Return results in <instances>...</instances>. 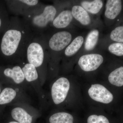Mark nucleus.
<instances>
[{
  "mask_svg": "<svg viewBox=\"0 0 123 123\" xmlns=\"http://www.w3.org/2000/svg\"><path fill=\"white\" fill-rule=\"evenodd\" d=\"M25 80L30 83L36 81L38 79L39 75L37 68L31 64L27 63L22 68Z\"/></svg>",
  "mask_w": 123,
  "mask_h": 123,
  "instance_id": "ddd939ff",
  "label": "nucleus"
},
{
  "mask_svg": "<svg viewBox=\"0 0 123 123\" xmlns=\"http://www.w3.org/2000/svg\"><path fill=\"white\" fill-rule=\"evenodd\" d=\"M12 118L17 122L20 123H31L33 117L23 108L17 107L11 111Z\"/></svg>",
  "mask_w": 123,
  "mask_h": 123,
  "instance_id": "9b49d317",
  "label": "nucleus"
},
{
  "mask_svg": "<svg viewBox=\"0 0 123 123\" xmlns=\"http://www.w3.org/2000/svg\"><path fill=\"white\" fill-rule=\"evenodd\" d=\"M72 12L69 10L62 11L53 21V26L57 29H63L68 26L73 19Z\"/></svg>",
  "mask_w": 123,
  "mask_h": 123,
  "instance_id": "9d476101",
  "label": "nucleus"
},
{
  "mask_svg": "<svg viewBox=\"0 0 123 123\" xmlns=\"http://www.w3.org/2000/svg\"><path fill=\"white\" fill-rule=\"evenodd\" d=\"M4 74L15 84H22L25 80L22 69L20 66L17 65L11 68H7L4 70Z\"/></svg>",
  "mask_w": 123,
  "mask_h": 123,
  "instance_id": "1a4fd4ad",
  "label": "nucleus"
},
{
  "mask_svg": "<svg viewBox=\"0 0 123 123\" xmlns=\"http://www.w3.org/2000/svg\"><path fill=\"white\" fill-rule=\"evenodd\" d=\"M103 61L102 55L93 53L82 55L79 59L78 63L80 68L84 71L92 72L98 68Z\"/></svg>",
  "mask_w": 123,
  "mask_h": 123,
  "instance_id": "423d86ee",
  "label": "nucleus"
},
{
  "mask_svg": "<svg viewBox=\"0 0 123 123\" xmlns=\"http://www.w3.org/2000/svg\"><path fill=\"white\" fill-rule=\"evenodd\" d=\"M26 56L28 63L36 68L42 66L44 62V52L39 43L33 42L29 43L27 48Z\"/></svg>",
  "mask_w": 123,
  "mask_h": 123,
  "instance_id": "7ed1b4c3",
  "label": "nucleus"
},
{
  "mask_svg": "<svg viewBox=\"0 0 123 123\" xmlns=\"http://www.w3.org/2000/svg\"><path fill=\"white\" fill-rule=\"evenodd\" d=\"M1 92V88L0 87V93Z\"/></svg>",
  "mask_w": 123,
  "mask_h": 123,
  "instance_id": "a878e982",
  "label": "nucleus"
},
{
  "mask_svg": "<svg viewBox=\"0 0 123 123\" xmlns=\"http://www.w3.org/2000/svg\"><path fill=\"white\" fill-rule=\"evenodd\" d=\"M50 123H73V117L72 115L65 112H56L49 118Z\"/></svg>",
  "mask_w": 123,
  "mask_h": 123,
  "instance_id": "dca6fc26",
  "label": "nucleus"
},
{
  "mask_svg": "<svg viewBox=\"0 0 123 123\" xmlns=\"http://www.w3.org/2000/svg\"><path fill=\"white\" fill-rule=\"evenodd\" d=\"M73 17L84 25L90 24L91 19L89 14L81 6H75L72 8Z\"/></svg>",
  "mask_w": 123,
  "mask_h": 123,
  "instance_id": "f8f14e48",
  "label": "nucleus"
},
{
  "mask_svg": "<svg viewBox=\"0 0 123 123\" xmlns=\"http://www.w3.org/2000/svg\"><path fill=\"white\" fill-rule=\"evenodd\" d=\"M84 38L82 36H78L73 40L65 49V54L67 56H71L77 53L83 44Z\"/></svg>",
  "mask_w": 123,
  "mask_h": 123,
  "instance_id": "a211bd4d",
  "label": "nucleus"
},
{
  "mask_svg": "<svg viewBox=\"0 0 123 123\" xmlns=\"http://www.w3.org/2000/svg\"><path fill=\"white\" fill-rule=\"evenodd\" d=\"M99 35V31L97 30H93L88 34L85 45L86 50H92L94 49L97 44Z\"/></svg>",
  "mask_w": 123,
  "mask_h": 123,
  "instance_id": "6ab92c4d",
  "label": "nucleus"
},
{
  "mask_svg": "<svg viewBox=\"0 0 123 123\" xmlns=\"http://www.w3.org/2000/svg\"><path fill=\"white\" fill-rule=\"evenodd\" d=\"M108 50L111 53L118 56H123V44L122 43H114L110 44L108 47Z\"/></svg>",
  "mask_w": 123,
  "mask_h": 123,
  "instance_id": "412c9836",
  "label": "nucleus"
},
{
  "mask_svg": "<svg viewBox=\"0 0 123 123\" xmlns=\"http://www.w3.org/2000/svg\"><path fill=\"white\" fill-rule=\"evenodd\" d=\"M70 87L68 78L62 77L54 82L51 89V95L53 103L59 105L66 99Z\"/></svg>",
  "mask_w": 123,
  "mask_h": 123,
  "instance_id": "f03ea898",
  "label": "nucleus"
},
{
  "mask_svg": "<svg viewBox=\"0 0 123 123\" xmlns=\"http://www.w3.org/2000/svg\"><path fill=\"white\" fill-rule=\"evenodd\" d=\"M72 37V35L68 31H59L52 36L49 40V45L52 50L59 51L68 45Z\"/></svg>",
  "mask_w": 123,
  "mask_h": 123,
  "instance_id": "0eeeda50",
  "label": "nucleus"
},
{
  "mask_svg": "<svg viewBox=\"0 0 123 123\" xmlns=\"http://www.w3.org/2000/svg\"><path fill=\"white\" fill-rule=\"evenodd\" d=\"M110 38L112 41L122 43L123 42V26L117 27L111 31Z\"/></svg>",
  "mask_w": 123,
  "mask_h": 123,
  "instance_id": "aec40b11",
  "label": "nucleus"
},
{
  "mask_svg": "<svg viewBox=\"0 0 123 123\" xmlns=\"http://www.w3.org/2000/svg\"><path fill=\"white\" fill-rule=\"evenodd\" d=\"M18 95L17 90L12 87H6L0 93V105L10 103Z\"/></svg>",
  "mask_w": 123,
  "mask_h": 123,
  "instance_id": "4468645a",
  "label": "nucleus"
},
{
  "mask_svg": "<svg viewBox=\"0 0 123 123\" xmlns=\"http://www.w3.org/2000/svg\"><path fill=\"white\" fill-rule=\"evenodd\" d=\"M18 1L29 6H35L39 2V1L37 0H22Z\"/></svg>",
  "mask_w": 123,
  "mask_h": 123,
  "instance_id": "5701e85b",
  "label": "nucleus"
},
{
  "mask_svg": "<svg viewBox=\"0 0 123 123\" xmlns=\"http://www.w3.org/2000/svg\"><path fill=\"white\" fill-rule=\"evenodd\" d=\"M24 31L14 27L6 31L2 37L1 50L3 55L12 57L17 54L25 38Z\"/></svg>",
  "mask_w": 123,
  "mask_h": 123,
  "instance_id": "f257e3e1",
  "label": "nucleus"
},
{
  "mask_svg": "<svg viewBox=\"0 0 123 123\" xmlns=\"http://www.w3.org/2000/svg\"><path fill=\"white\" fill-rule=\"evenodd\" d=\"M87 123H110L108 119L104 116L92 115L88 117Z\"/></svg>",
  "mask_w": 123,
  "mask_h": 123,
  "instance_id": "4be33fe9",
  "label": "nucleus"
},
{
  "mask_svg": "<svg viewBox=\"0 0 123 123\" xmlns=\"http://www.w3.org/2000/svg\"><path fill=\"white\" fill-rule=\"evenodd\" d=\"M56 12V9L53 6H46L42 13L32 17L31 20V25L36 29L44 28L49 23L53 21Z\"/></svg>",
  "mask_w": 123,
  "mask_h": 123,
  "instance_id": "20e7f679",
  "label": "nucleus"
},
{
  "mask_svg": "<svg viewBox=\"0 0 123 123\" xmlns=\"http://www.w3.org/2000/svg\"><path fill=\"white\" fill-rule=\"evenodd\" d=\"M1 23H2V22H1V19L0 18V27L1 26Z\"/></svg>",
  "mask_w": 123,
  "mask_h": 123,
  "instance_id": "393cba45",
  "label": "nucleus"
},
{
  "mask_svg": "<svg viewBox=\"0 0 123 123\" xmlns=\"http://www.w3.org/2000/svg\"><path fill=\"white\" fill-rule=\"evenodd\" d=\"M88 94L94 101L108 104L111 103L114 99L112 93L105 86L99 84H93L89 88Z\"/></svg>",
  "mask_w": 123,
  "mask_h": 123,
  "instance_id": "39448f33",
  "label": "nucleus"
},
{
  "mask_svg": "<svg viewBox=\"0 0 123 123\" xmlns=\"http://www.w3.org/2000/svg\"><path fill=\"white\" fill-rule=\"evenodd\" d=\"M8 123H18V122H16V121H11V122H9Z\"/></svg>",
  "mask_w": 123,
  "mask_h": 123,
  "instance_id": "b1692460",
  "label": "nucleus"
},
{
  "mask_svg": "<svg viewBox=\"0 0 123 123\" xmlns=\"http://www.w3.org/2000/svg\"><path fill=\"white\" fill-rule=\"evenodd\" d=\"M109 82L113 85L121 87L123 86V67L121 66L110 73L108 77Z\"/></svg>",
  "mask_w": 123,
  "mask_h": 123,
  "instance_id": "2eb2a0df",
  "label": "nucleus"
},
{
  "mask_svg": "<svg viewBox=\"0 0 123 123\" xmlns=\"http://www.w3.org/2000/svg\"><path fill=\"white\" fill-rule=\"evenodd\" d=\"M122 1L120 0H108L106 5L105 16L114 20L122 10Z\"/></svg>",
  "mask_w": 123,
  "mask_h": 123,
  "instance_id": "6e6552de",
  "label": "nucleus"
},
{
  "mask_svg": "<svg viewBox=\"0 0 123 123\" xmlns=\"http://www.w3.org/2000/svg\"><path fill=\"white\" fill-rule=\"evenodd\" d=\"M82 8L93 14L98 13L103 6V2L101 0H95L92 1H83L81 2Z\"/></svg>",
  "mask_w": 123,
  "mask_h": 123,
  "instance_id": "f3484780",
  "label": "nucleus"
}]
</instances>
